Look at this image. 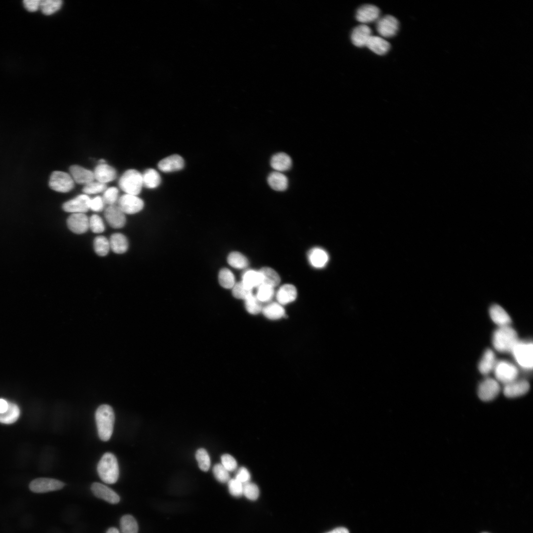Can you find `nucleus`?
Segmentation results:
<instances>
[{
    "label": "nucleus",
    "mask_w": 533,
    "mask_h": 533,
    "mask_svg": "<svg viewBox=\"0 0 533 533\" xmlns=\"http://www.w3.org/2000/svg\"><path fill=\"white\" fill-rule=\"evenodd\" d=\"M106 533H119L118 530L114 527H111L109 528Z\"/></svg>",
    "instance_id": "58"
},
{
    "label": "nucleus",
    "mask_w": 533,
    "mask_h": 533,
    "mask_svg": "<svg viewBox=\"0 0 533 533\" xmlns=\"http://www.w3.org/2000/svg\"><path fill=\"white\" fill-rule=\"evenodd\" d=\"M518 341L516 331L509 325L499 327L495 330L492 338L495 348L500 352H511Z\"/></svg>",
    "instance_id": "2"
},
{
    "label": "nucleus",
    "mask_w": 533,
    "mask_h": 533,
    "mask_svg": "<svg viewBox=\"0 0 533 533\" xmlns=\"http://www.w3.org/2000/svg\"><path fill=\"white\" fill-rule=\"evenodd\" d=\"M26 507V501H11L8 505L6 511L8 515L16 516L22 513Z\"/></svg>",
    "instance_id": "50"
},
{
    "label": "nucleus",
    "mask_w": 533,
    "mask_h": 533,
    "mask_svg": "<svg viewBox=\"0 0 533 533\" xmlns=\"http://www.w3.org/2000/svg\"><path fill=\"white\" fill-rule=\"evenodd\" d=\"M89 228L94 233L103 232L105 229L102 219L98 215L94 214L89 219Z\"/></svg>",
    "instance_id": "46"
},
{
    "label": "nucleus",
    "mask_w": 533,
    "mask_h": 533,
    "mask_svg": "<svg viewBox=\"0 0 533 533\" xmlns=\"http://www.w3.org/2000/svg\"><path fill=\"white\" fill-rule=\"evenodd\" d=\"M122 533H138V525L135 518L131 515H123L120 520Z\"/></svg>",
    "instance_id": "35"
},
{
    "label": "nucleus",
    "mask_w": 533,
    "mask_h": 533,
    "mask_svg": "<svg viewBox=\"0 0 533 533\" xmlns=\"http://www.w3.org/2000/svg\"><path fill=\"white\" fill-rule=\"evenodd\" d=\"M94 178L97 181L106 184L114 180L116 177V172L112 166L104 163L98 165L93 172Z\"/></svg>",
    "instance_id": "21"
},
{
    "label": "nucleus",
    "mask_w": 533,
    "mask_h": 533,
    "mask_svg": "<svg viewBox=\"0 0 533 533\" xmlns=\"http://www.w3.org/2000/svg\"><path fill=\"white\" fill-rule=\"evenodd\" d=\"M106 189L105 184L94 181L84 185L82 191L85 194L99 193Z\"/></svg>",
    "instance_id": "45"
},
{
    "label": "nucleus",
    "mask_w": 533,
    "mask_h": 533,
    "mask_svg": "<svg viewBox=\"0 0 533 533\" xmlns=\"http://www.w3.org/2000/svg\"><path fill=\"white\" fill-rule=\"evenodd\" d=\"M90 199L88 195L80 194L65 202L62 208L65 211L72 214L85 213L89 210Z\"/></svg>",
    "instance_id": "12"
},
{
    "label": "nucleus",
    "mask_w": 533,
    "mask_h": 533,
    "mask_svg": "<svg viewBox=\"0 0 533 533\" xmlns=\"http://www.w3.org/2000/svg\"><path fill=\"white\" fill-rule=\"evenodd\" d=\"M65 484L57 479L50 478H38L32 481L29 484L30 490L35 493H45L59 490Z\"/></svg>",
    "instance_id": "8"
},
{
    "label": "nucleus",
    "mask_w": 533,
    "mask_h": 533,
    "mask_svg": "<svg viewBox=\"0 0 533 533\" xmlns=\"http://www.w3.org/2000/svg\"><path fill=\"white\" fill-rule=\"evenodd\" d=\"M498 381L492 378H486L479 385L478 395L482 401L488 402L495 399L500 392Z\"/></svg>",
    "instance_id": "9"
},
{
    "label": "nucleus",
    "mask_w": 533,
    "mask_h": 533,
    "mask_svg": "<svg viewBox=\"0 0 533 533\" xmlns=\"http://www.w3.org/2000/svg\"><path fill=\"white\" fill-rule=\"evenodd\" d=\"M105 202L103 198L97 196L90 199L89 209L95 212H99L103 209Z\"/></svg>",
    "instance_id": "53"
},
{
    "label": "nucleus",
    "mask_w": 533,
    "mask_h": 533,
    "mask_svg": "<svg viewBox=\"0 0 533 533\" xmlns=\"http://www.w3.org/2000/svg\"><path fill=\"white\" fill-rule=\"evenodd\" d=\"M213 472L216 480L221 483H224L229 480V472L222 464H215L213 468Z\"/></svg>",
    "instance_id": "47"
},
{
    "label": "nucleus",
    "mask_w": 533,
    "mask_h": 533,
    "mask_svg": "<svg viewBox=\"0 0 533 533\" xmlns=\"http://www.w3.org/2000/svg\"><path fill=\"white\" fill-rule=\"evenodd\" d=\"M8 408V402L3 399H0V414L5 412Z\"/></svg>",
    "instance_id": "56"
},
{
    "label": "nucleus",
    "mask_w": 533,
    "mask_h": 533,
    "mask_svg": "<svg viewBox=\"0 0 533 533\" xmlns=\"http://www.w3.org/2000/svg\"><path fill=\"white\" fill-rule=\"evenodd\" d=\"M241 282L248 288L253 289L262 284V279L259 271L250 269L244 272Z\"/></svg>",
    "instance_id": "32"
},
{
    "label": "nucleus",
    "mask_w": 533,
    "mask_h": 533,
    "mask_svg": "<svg viewBox=\"0 0 533 533\" xmlns=\"http://www.w3.org/2000/svg\"><path fill=\"white\" fill-rule=\"evenodd\" d=\"M95 420L100 439L108 441L112 435L115 420L112 407L107 404L100 406L95 412Z\"/></svg>",
    "instance_id": "1"
},
{
    "label": "nucleus",
    "mask_w": 533,
    "mask_h": 533,
    "mask_svg": "<svg viewBox=\"0 0 533 533\" xmlns=\"http://www.w3.org/2000/svg\"><path fill=\"white\" fill-rule=\"evenodd\" d=\"M244 301L246 309L249 313L256 315L262 312L263 309L262 303L253 294Z\"/></svg>",
    "instance_id": "42"
},
{
    "label": "nucleus",
    "mask_w": 533,
    "mask_h": 533,
    "mask_svg": "<svg viewBox=\"0 0 533 533\" xmlns=\"http://www.w3.org/2000/svg\"><path fill=\"white\" fill-rule=\"evenodd\" d=\"M218 279L220 284L226 289L232 288L235 284L233 274L227 268H224L220 271Z\"/></svg>",
    "instance_id": "38"
},
{
    "label": "nucleus",
    "mask_w": 533,
    "mask_h": 533,
    "mask_svg": "<svg viewBox=\"0 0 533 533\" xmlns=\"http://www.w3.org/2000/svg\"><path fill=\"white\" fill-rule=\"evenodd\" d=\"M143 185L148 189L157 187L161 183V177L157 171L152 168L147 169L142 174Z\"/></svg>",
    "instance_id": "33"
},
{
    "label": "nucleus",
    "mask_w": 533,
    "mask_h": 533,
    "mask_svg": "<svg viewBox=\"0 0 533 533\" xmlns=\"http://www.w3.org/2000/svg\"><path fill=\"white\" fill-rule=\"evenodd\" d=\"M372 36V30L366 25L361 24L355 27L351 34V40L356 46L362 47L365 46Z\"/></svg>",
    "instance_id": "18"
},
{
    "label": "nucleus",
    "mask_w": 533,
    "mask_h": 533,
    "mask_svg": "<svg viewBox=\"0 0 533 533\" xmlns=\"http://www.w3.org/2000/svg\"><path fill=\"white\" fill-rule=\"evenodd\" d=\"M297 296L296 288L290 284H286L281 286L276 294L277 303L281 305H285L293 302L296 300Z\"/></svg>",
    "instance_id": "22"
},
{
    "label": "nucleus",
    "mask_w": 533,
    "mask_h": 533,
    "mask_svg": "<svg viewBox=\"0 0 533 533\" xmlns=\"http://www.w3.org/2000/svg\"><path fill=\"white\" fill-rule=\"evenodd\" d=\"M370 50L379 55L385 54L390 49L389 43L383 38L372 36L366 45Z\"/></svg>",
    "instance_id": "25"
},
{
    "label": "nucleus",
    "mask_w": 533,
    "mask_h": 533,
    "mask_svg": "<svg viewBox=\"0 0 533 533\" xmlns=\"http://www.w3.org/2000/svg\"><path fill=\"white\" fill-rule=\"evenodd\" d=\"M118 185L126 194L138 195L143 186L142 174L135 169L127 170L120 177Z\"/></svg>",
    "instance_id": "4"
},
{
    "label": "nucleus",
    "mask_w": 533,
    "mask_h": 533,
    "mask_svg": "<svg viewBox=\"0 0 533 533\" xmlns=\"http://www.w3.org/2000/svg\"><path fill=\"white\" fill-rule=\"evenodd\" d=\"M262 312L266 317L270 320H278L285 316L284 308L277 302L271 303L263 307Z\"/></svg>",
    "instance_id": "30"
},
{
    "label": "nucleus",
    "mask_w": 533,
    "mask_h": 533,
    "mask_svg": "<svg viewBox=\"0 0 533 533\" xmlns=\"http://www.w3.org/2000/svg\"><path fill=\"white\" fill-rule=\"evenodd\" d=\"M94 249L96 253L100 256L108 254L110 249L109 240L104 236H98L94 240Z\"/></svg>",
    "instance_id": "39"
},
{
    "label": "nucleus",
    "mask_w": 533,
    "mask_h": 533,
    "mask_svg": "<svg viewBox=\"0 0 533 533\" xmlns=\"http://www.w3.org/2000/svg\"><path fill=\"white\" fill-rule=\"evenodd\" d=\"M326 533H349V532L346 528L339 527Z\"/></svg>",
    "instance_id": "57"
},
{
    "label": "nucleus",
    "mask_w": 533,
    "mask_h": 533,
    "mask_svg": "<svg viewBox=\"0 0 533 533\" xmlns=\"http://www.w3.org/2000/svg\"><path fill=\"white\" fill-rule=\"evenodd\" d=\"M67 223L69 228L76 234L83 233L89 228V218L85 213L72 214Z\"/></svg>",
    "instance_id": "17"
},
{
    "label": "nucleus",
    "mask_w": 533,
    "mask_h": 533,
    "mask_svg": "<svg viewBox=\"0 0 533 533\" xmlns=\"http://www.w3.org/2000/svg\"><path fill=\"white\" fill-rule=\"evenodd\" d=\"M530 389V384L525 380H515L504 385V395L509 398L520 397L527 393Z\"/></svg>",
    "instance_id": "14"
},
{
    "label": "nucleus",
    "mask_w": 533,
    "mask_h": 533,
    "mask_svg": "<svg viewBox=\"0 0 533 533\" xmlns=\"http://www.w3.org/2000/svg\"><path fill=\"white\" fill-rule=\"evenodd\" d=\"M228 482V491L231 495L239 497L243 495V484L235 478L229 479Z\"/></svg>",
    "instance_id": "51"
},
{
    "label": "nucleus",
    "mask_w": 533,
    "mask_h": 533,
    "mask_svg": "<svg viewBox=\"0 0 533 533\" xmlns=\"http://www.w3.org/2000/svg\"><path fill=\"white\" fill-rule=\"evenodd\" d=\"M494 371L496 380L504 385L516 380L518 375L516 367L504 360L496 362Z\"/></svg>",
    "instance_id": "7"
},
{
    "label": "nucleus",
    "mask_w": 533,
    "mask_h": 533,
    "mask_svg": "<svg viewBox=\"0 0 533 533\" xmlns=\"http://www.w3.org/2000/svg\"><path fill=\"white\" fill-rule=\"evenodd\" d=\"M533 343L532 342L518 341L511 352L517 362L523 368L532 369Z\"/></svg>",
    "instance_id": "5"
},
{
    "label": "nucleus",
    "mask_w": 533,
    "mask_h": 533,
    "mask_svg": "<svg viewBox=\"0 0 533 533\" xmlns=\"http://www.w3.org/2000/svg\"><path fill=\"white\" fill-rule=\"evenodd\" d=\"M110 249L117 254L125 253L128 248V242L126 237L122 233L113 234L109 240Z\"/></svg>",
    "instance_id": "29"
},
{
    "label": "nucleus",
    "mask_w": 533,
    "mask_h": 533,
    "mask_svg": "<svg viewBox=\"0 0 533 533\" xmlns=\"http://www.w3.org/2000/svg\"><path fill=\"white\" fill-rule=\"evenodd\" d=\"M227 261L232 267L242 269L248 265V260L242 254L238 252L230 253L228 257Z\"/></svg>",
    "instance_id": "36"
},
{
    "label": "nucleus",
    "mask_w": 533,
    "mask_h": 533,
    "mask_svg": "<svg viewBox=\"0 0 533 533\" xmlns=\"http://www.w3.org/2000/svg\"><path fill=\"white\" fill-rule=\"evenodd\" d=\"M380 15V10L376 6L366 4L359 7L356 11L355 17L360 23L366 24L378 20Z\"/></svg>",
    "instance_id": "16"
},
{
    "label": "nucleus",
    "mask_w": 533,
    "mask_h": 533,
    "mask_svg": "<svg viewBox=\"0 0 533 533\" xmlns=\"http://www.w3.org/2000/svg\"><path fill=\"white\" fill-rule=\"evenodd\" d=\"M91 490L95 496L111 504H117L120 501L119 495L114 491L101 483H93Z\"/></svg>",
    "instance_id": "15"
},
{
    "label": "nucleus",
    "mask_w": 533,
    "mask_h": 533,
    "mask_svg": "<svg viewBox=\"0 0 533 533\" xmlns=\"http://www.w3.org/2000/svg\"><path fill=\"white\" fill-rule=\"evenodd\" d=\"M221 464L229 472L236 469L237 463L235 459L230 455L226 454L221 457Z\"/></svg>",
    "instance_id": "52"
},
{
    "label": "nucleus",
    "mask_w": 533,
    "mask_h": 533,
    "mask_svg": "<svg viewBox=\"0 0 533 533\" xmlns=\"http://www.w3.org/2000/svg\"><path fill=\"white\" fill-rule=\"evenodd\" d=\"M23 2L25 7L30 12L37 11L40 6L39 0H25Z\"/></svg>",
    "instance_id": "55"
},
{
    "label": "nucleus",
    "mask_w": 533,
    "mask_h": 533,
    "mask_svg": "<svg viewBox=\"0 0 533 533\" xmlns=\"http://www.w3.org/2000/svg\"><path fill=\"white\" fill-rule=\"evenodd\" d=\"M496 362L494 352L491 349H487L479 362V370L481 374L487 375L494 370Z\"/></svg>",
    "instance_id": "27"
},
{
    "label": "nucleus",
    "mask_w": 533,
    "mask_h": 533,
    "mask_svg": "<svg viewBox=\"0 0 533 533\" xmlns=\"http://www.w3.org/2000/svg\"><path fill=\"white\" fill-rule=\"evenodd\" d=\"M117 206L125 214H133L140 211L144 203L137 195L124 194L117 200Z\"/></svg>",
    "instance_id": "10"
},
{
    "label": "nucleus",
    "mask_w": 533,
    "mask_h": 533,
    "mask_svg": "<svg viewBox=\"0 0 533 533\" xmlns=\"http://www.w3.org/2000/svg\"><path fill=\"white\" fill-rule=\"evenodd\" d=\"M255 295L261 303L269 302L274 296V288L265 284H261L257 288Z\"/></svg>",
    "instance_id": "40"
},
{
    "label": "nucleus",
    "mask_w": 533,
    "mask_h": 533,
    "mask_svg": "<svg viewBox=\"0 0 533 533\" xmlns=\"http://www.w3.org/2000/svg\"><path fill=\"white\" fill-rule=\"evenodd\" d=\"M291 157L284 152H279L273 155L270 159V165L277 172L288 170L292 166Z\"/></svg>",
    "instance_id": "26"
},
{
    "label": "nucleus",
    "mask_w": 533,
    "mask_h": 533,
    "mask_svg": "<svg viewBox=\"0 0 533 533\" xmlns=\"http://www.w3.org/2000/svg\"><path fill=\"white\" fill-rule=\"evenodd\" d=\"M20 414L18 406L13 403L8 402L7 410L0 414V423L7 424L13 423L18 419Z\"/></svg>",
    "instance_id": "34"
},
{
    "label": "nucleus",
    "mask_w": 533,
    "mask_h": 533,
    "mask_svg": "<svg viewBox=\"0 0 533 533\" xmlns=\"http://www.w3.org/2000/svg\"><path fill=\"white\" fill-rule=\"evenodd\" d=\"M69 170L74 182L78 184L86 185L95 179L93 172L80 165H73Z\"/></svg>",
    "instance_id": "20"
},
{
    "label": "nucleus",
    "mask_w": 533,
    "mask_h": 533,
    "mask_svg": "<svg viewBox=\"0 0 533 533\" xmlns=\"http://www.w3.org/2000/svg\"><path fill=\"white\" fill-rule=\"evenodd\" d=\"M35 519L31 513H25L21 515L18 521V527L22 530L32 529L34 526Z\"/></svg>",
    "instance_id": "49"
},
{
    "label": "nucleus",
    "mask_w": 533,
    "mask_h": 533,
    "mask_svg": "<svg viewBox=\"0 0 533 533\" xmlns=\"http://www.w3.org/2000/svg\"><path fill=\"white\" fill-rule=\"evenodd\" d=\"M184 166V160L178 154H173L161 160L158 164L159 169L163 172H171L182 169Z\"/></svg>",
    "instance_id": "19"
},
{
    "label": "nucleus",
    "mask_w": 533,
    "mask_h": 533,
    "mask_svg": "<svg viewBox=\"0 0 533 533\" xmlns=\"http://www.w3.org/2000/svg\"><path fill=\"white\" fill-rule=\"evenodd\" d=\"M492 320L499 327L509 326L511 319L506 311L498 305H492L489 310Z\"/></svg>",
    "instance_id": "24"
},
{
    "label": "nucleus",
    "mask_w": 533,
    "mask_h": 533,
    "mask_svg": "<svg viewBox=\"0 0 533 533\" xmlns=\"http://www.w3.org/2000/svg\"><path fill=\"white\" fill-rule=\"evenodd\" d=\"M267 182L273 190L279 191L286 190L288 185L287 177L277 171L272 172L268 175Z\"/></svg>",
    "instance_id": "28"
},
{
    "label": "nucleus",
    "mask_w": 533,
    "mask_h": 533,
    "mask_svg": "<svg viewBox=\"0 0 533 533\" xmlns=\"http://www.w3.org/2000/svg\"><path fill=\"white\" fill-rule=\"evenodd\" d=\"M307 257L309 264L317 268L325 266L329 260L327 253L324 249L318 247L311 249L308 252Z\"/></svg>",
    "instance_id": "23"
},
{
    "label": "nucleus",
    "mask_w": 533,
    "mask_h": 533,
    "mask_svg": "<svg viewBox=\"0 0 533 533\" xmlns=\"http://www.w3.org/2000/svg\"><path fill=\"white\" fill-rule=\"evenodd\" d=\"M62 3L61 0H40L39 8L44 14L49 15L58 11L61 7Z\"/></svg>",
    "instance_id": "37"
},
{
    "label": "nucleus",
    "mask_w": 533,
    "mask_h": 533,
    "mask_svg": "<svg viewBox=\"0 0 533 533\" xmlns=\"http://www.w3.org/2000/svg\"><path fill=\"white\" fill-rule=\"evenodd\" d=\"M104 216L109 225L113 228H120L125 225V214L117 205H109L105 210Z\"/></svg>",
    "instance_id": "13"
},
{
    "label": "nucleus",
    "mask_w": 533,
    "mask_h": 533,
    "mask_svg": "<svg viewBox=\"0 0 533 533\" xmlns=\"http://www.w3.org/2000/svg\"><path fill=\"white\" fill-rule=\"evenodd\" d=\"M97 472L101 480L105 483H116L119 477V466L115 456L111 453L103 455L97 465Z\"/></svg>",
    "instance_id": "3"
},
{
    "label": "nucleus",
    "mask_w": 533,
    "mask_h": 533,
    "mask_svg": "<svg viewBox=\"0 0 533 533\" xmlns=\"http://www.w3.org/2000/svg\"><path fill=\"white\" fill-rule=\"evenodd\" d=\"M260 494L259 489L257 485L250 482L243 484V495L250 500H256Z\"/></svg>",
    "instance_id": "44"
},
{
    "label": "nucleus",
    "mask_w": 533,
    "mask_h": 533,
    "mask_svg": "<svg viewBox=\"0 0 533 533\" xmlns=\"http://www.w3.org/2000/svg\"><path fill=\"white\" fill-rule=\"evenodd\" d=\"M195 458L199 468L203 471H207L210 468L211 462L206 450L203 448L198 449L195 453Z\"/></svg>",
    "instance_id": "41"
},
{
    "label": "nucleus",
    "mask_w": 533,
    "mask_h": 533,
    "mask_svg": "<svg viewBox=\"0 0 533 533\" xmlns=\"http://www.w3.org/2000/svg\"><path fill=\"white\" fill-rule=\"evenodd\" d=\"M250 478L251 476L249 471L244 467H241L238 469L235 477L237 480L243 484L249 482Z\"/></svg>",
    "instance_id": "54"
},
{
    "label": "nucleus",
    "mask_w": 533,
    "mask_h": 533,
    "mask_svg": "<svg viewBox=\"0 0 533 533\" xmlns=\"http://www.w3.org/2000/svg\"><path fill=\"white\" fill-rule=\"evenodd\" d=\"M75 182L70 174L61 171H55L51 174L49 181L50 188L56 191L68 192L74 187Z\"/></svg>",
    "instance_id": "6"
},
{
    "label": "nucleus",
    "mask_w": 533,
    "mask_h": 533,
    "mask_svg": "<svg viewBox=\"0 0 533 533\" xmlns=\"http://www.w3.org/2000/svg\"><path fill=\"white\" fill-rule=\"evenodd\" d=\"M118 190L115 187H110L106 189L104 191L103 199L105 204L109 205H114L118 199Z\"/></svg>",
    "instance_id": "48"
},
{
    "label": "nucleus",
    "mask_w": 533,
    "mask_h": 533,
    "mask_svg": "<svg viewBox=\"0 0 533 533\" xmlns=\"http://www.w3.org/2000/svg\"><path fill=\"white\" fill-rule=\"evenodd\" d=\"M399 25V22L395 17L386 15L378 19L376 28L378 33L382 37L391 38L398 32Z\"/></svg>",
    "instance_id": "11"
},
{
    "label": "nucleus",
    "mask_w": 533,
    "mask_h": 533,
    "mask_svg": "<svg viewBox=\"0 0 533 533\" xmlns=\"http://www.w3.org/2000/svg\"><path fill=\"white\" fill-rule=\"evenodd\" d=\"M232 289L233 296L238 299L245 300L253 294L241 281L235 283Z\"/></svg>",
    "instance_id": "43"
},
{
    "label": "nucleus",
    "mask_w": 533,
    "mask_h": 533,
    "mask_svg": "<svg viewBox=\"0 0 533 533\" xmlns=\"http://www.w3.org/2000/svg\"><path fill=\"white\" fill-rule=\"evenodd\" d=\"M262 279V284L268 285L273 288L277 286L280 282L279 274L273 268L264 267L259 270Z\"/></svg>",
    "instance_id": "31"
}]
</instances>
